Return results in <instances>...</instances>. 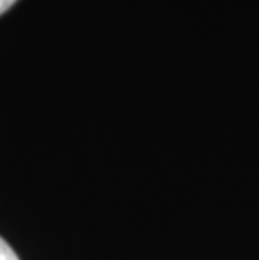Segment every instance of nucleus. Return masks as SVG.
<instances>
[{"label": "nucleus", "mask_w": 259, "mask_h": 260, "mask_svg": "<svg viewBox=\"0 0 259 260\" xmlns=\"http://www.w3.org/2000/svg\"><path fill=\"white\" fill-rule=\"evenodd\" d=\"M15 2H17V0H0V15L7 12V10L12 7Z\"/></svg>", "instance_id": "nucleus-2"}, {"label": "nucleus", "mask_w": 259, "mask_h": 260, "mask_svg": "<svg viewBox=\"0 0 259 260\" xmlns=\"http://www.w3.org/2000/svg\"><path fill=\"white\" fill-rule=\"evenodd\" d=\"M0 260H19L17 253L14 252V248L0 237Z\"/></svg>", "instance_id": "nucleus-1"}]
</instances>
